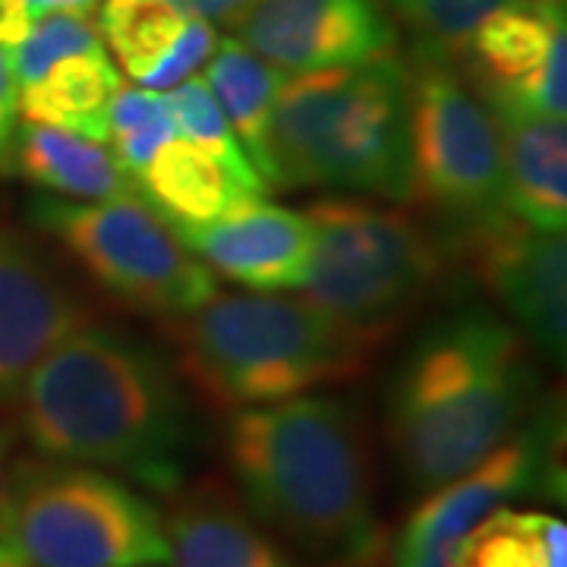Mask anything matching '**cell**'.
<instances>
[{
	"instance_id": "obj_18",
	"label": "cell",
	"mask_w": 567,
	"mask_h": 567,
	"mask_svg": "<svg viewBox=\"0 0 567 567\" xmlns=\"http://www.w3.org/2000/svg\"><path fill=\"white\" fill-rule=\"evenodd\" d=\"M505 155V196L511 215L539 230L567 224L565 117L507 114L495 117Z\"/></svg>"
},
{
	"instance_id": "obj_2",
	"label": "cell",
	"mask_w": 567,
	"mask_h": 567,
	"mask_svg": "<svg viewBox=\"0 0 567 567\" xmlns=\"http://www.w3.org/2000/svg\"><path fill=\"white\" fill-rule=\"evenodd\" d=\"M230 486L290 555L365 567L382 548L375 454L360 406L341 394L234 410L224 425Z\"/></svg>"
},
{
	"instance_id": "obj_16",
	"label": "cell",
	"mask_w": 567,
	"mask_h": 567,
	"mask_svg": "<svg viewBox=\"0 0 567 567\" xmlns=\"http://www.w3.org/2000/svg\"><path fill=\"white\" fill-rule=\"evenodd\" d=\"M162 514L174 567H300L221 476L183 483Z\"/></svg>"
},
{
	"instance_id": "obj_34",
	"label": "cell",
	"mask_w": 567,
	"mask_h": 567,
	"mask_svg": "<svg viewBox=\"0 0 567 567\" xmlns=\"http://www.w3.org/2000/svg\"><path fill=\"white\" fill-rule=\"evenodd\" d=\"M0 567H25V565H20V561H17V558L7 551V548L0 546Z\"/></svg>"
},
{
	"instance_id": "obj_27",
	"label": "cell",
	"mask_w": 567,
	"mask_h": 567,
	"mask_svg": "<svg viewBox=\"0 0 567 567\" xmlns=\"http://www.w3.org/2000/svg\"><path fill=\"white\" fill-rule=\"evenodd\" d=\"M102 48L104 41L92 17H73V13L41 17V20L32 22L29 35L17 48H10L17 85L22 89V85L35 82L41 73H48L63 58L85 54V51H102Z\"/></svg>"
},
{
	"instance_id": "obj_29",
	"label": "cell",
	"mask_w": 567,
	"mask_h": 567,
	"mask_svg": "<svg viewBox=\"0 0 567 567\" xmlns=\"http://www.w3.org/2000/svg\"><path fill=\"white\" fill-rule=\"evenodd\" d=\"M20 123V85L13 73V58H10V48L0 44V177L17 171Z\"/></svg>"
},
{
	"instance_id": "obj_11",
	"label": "cell",
	"mask_w": 567,
	"mask_h": 567,
	"mask_svg": "<svg viewBox=\"0 0 567 567\" xmlns=\"http://www.w3.org/2000/svg\"><path fill=\"white\" fill-rule=\"evenodd\" d=\"M454 61L492 117H565V0H520L492 10Z\"/></svg>"
},
{
	"instance_id": "obj_35",
	"label": "cell",
	"mask_w": 567,
	"mask_h": 567,
	"mask_svg": "<svg viewBox=\"0 0 567 567\" xmlns=\"http://www.w3.org/2000/svg\"><path fill=\"white\" fill-rule=\"evenodd\" d=\"M152 567H162V565H152Z\"/></svg>"
},
{
	"instance_id": "obj_13",
	"label": "cell",
	"mask_w": 567,
	"mask_h": 567,
	"mask_svg": "<svg viewBox=\"0 0 567 567\" xmlns=\"http://www.w3.org/2000/svg\"><path fill=\"white\" fill-rule=\"evenodd\" d=\"M230 29L244 48L287 76L398 51V25L382 0H256Z\"/></svg>"
},
{
	"instance_id": "obj_9",
	"label": "cell",
	"mask_w": 567,
	"mask_h": 567,
	"mask_svg": "<svg viewBox=\"0 0 567 567\" xmlns=\"http://www.w3.org/2000/svg\"><path fill=\"white\" fill-rule=\"evenodd\" d=\"M29 218L123 309L174 322L218 293L208 271L136 196L107 203L35 199Z\"/></svg>"
},
{
	"instance_id": "obj_5",
	"label": "cell",
	"mask_w": 567,
	"mask_h": 567,
	"mask_svg": "<svg viewBox=\"0 0 567 567\" xmlns=\"http://www.w3.org/2000/svg\"><path fill=\"white\" fill-rule=\"evenodd\" d=\"M271 189H350L410 203V63L379 61L287 76L268 140Z\"/></svg>"
},
{
	"instance_id": "obj_30",
	"label": "cell",
	"mask_w": 567,
	"mask_h": 567,
	"mask_svg": "<svg viewBox=\"0 0 567 567\" xmlns=\"http://www.w3.org/2000/svg\"><path fill=\"white\" fill-rule=\"evenodd\" d=\"M17 429L0 423V539L10 520V505H13V480H17Z\"/></svg>"
},
{
	"instance_id": "obj_10",
	"label": "cell",
	"mask_w": 567,
	"mask_h": 567,
	"mask_svg": "<svg viewBox=\"0 0 567 567\" xmlns=\"http://www.w3.org/2000/svg\"><path fill=\"white\" fill-rule=\"evenodd\" d=\"M561 413L551 401L533 410L507 442L464 476L423 495L394 546V567H457L470 529L492 511L536 492H561Z\"/></svg>"
},
{
	"instance_id": "obj_4",
	"label": "cell",
	"mask_w": 567,
	"mask_h": 567,
	"mask_svg": "<svg viewBox=\"0 0 567 567\" xmlns=\"http://www.w3.org/2000/svg\"><path fill=\"white\" fill-rule=\"evenodd\" d=\"M167 324L183 379L224 413L360 379L375 344L284 293H212Z\"/></svg>"
},
{
	"instance_id": "obj_12",
	"label": "cell",
	"mask_w": 567,
	"mask_h": 567,
	"mask_svg": "<svg viewBox=\"0 0 567 567\" xmlns=\"http://www.w3.org/2000/svg\"><path fill=\"white\" fill-rule=\"evenodd\" d=\"M480 284L492 290L536 353L565 363L567 350V244L565 230H539L517 215H502L445 240Z\"/></svg>"
},
{
	"instance_id": "obj_1",
	"label": "cell",
	"mask_w": 567,
	"mask_h": 567,
	"mask_svg": "<svg viewBox=\"0 0 567 567\" xmlns=\"http://www.w3.org/2000/svg\"><path fill=\"white\" fill-rule=\"evenodd\" d=\"M13 413L39 457L99 466L164 498L186 483L189 401L162 353L126 331H73L25 379Z\"/></svg>"
},
{
	"instance_id": "obj_31",
	"label": "cell",
	"mask_w": 567,
	"mask_h": 567,
	"mask_svg": "<svg viewBox=\"0 0 567 567\" xmlns=\"http://www.w3.org/2000/svg\"><path fill=\"white\" fill-rule=\"evenodd\" d=\"M171 3H174L177 10H183L186 17H199V20L205 22L234 25L256 0H171Z\"/></svg>"
},
{
	"instance_id": "obj_28",
	"label": "cell",
	"mask_w": 567,
	"mask_h": 567,
	"mask_svg": "<svg viewBox=\"0 0 567 567\" xmlns=\"http://www.w3.org/2000/svg\"><path fill=\"white\" fill-rule=\"evenodd\" d=\"M218 44V32L212 22L199 20V17H189L183 32L174 41V48L164 54V61L140 82L142 89H152V92H171L186 80H193V73L208 63L212 51Z\"/></svg>"
},
{
	"instance_id": "obj_32",
	"label": "cell",
	"mask_w": 567,
	"mask_h": 567,
	"mask_svg": "<svg viewBox=\"0 0 567 567\" xmlns=\"http://www.w3.org/2000/svg\"><path fill=\"white\" fill-rule=\"evenodd\" d=\"M32 13L25 7V0H0V44L3 48H17L29 29H32Z\"/></svg>"
},
{
	"instance_id": "obj_25",
	"label": "cell",
	"mask_w": 567,
	"mask_h": 567,
	"mask_svg": "<svg viewBox=\"0 0 567 567\" xmlns=\"http://www.w3.org/2000/svg\"><path fill=\"white\" fill-rule=\"evenodd\" d=\"M167 102L171 111L177 117L181 126V136L189 142H196L205 155H212L215 162L221 164L224 171L234 177V181L246 186L249 193L265 196L268 186L259 177V171L252 167V162L246 158V152L240 148V142L234 136V130L224 121L221 107L215 102V95L208 92V85L203 80H186L177 89L167 92Z\"/></svg>"
},
{
	"instance_id": "obj_23",
	"label": "cell",
	"mask_w": 567,
	"mask_h": 567,
	"mask_svg": "<svg viewBox=\"0 0 567 567\" xmlns=\"http://www.w3.org/2000/svg\"><path fill=\"white\" fill-rule=\"evenodd\" d=\"M186 20L189 17L171 0H102L95 25L107 44L104 51H111L123 70L142 82L174 48Z\"/></svg>"
},
{
	"instance_id": "obj_19",
	"label": "cell",
	"mask_w": 567,
	"mask_h": 567,
	"mask_svg": "<svg viewBox=\"0 0 567 567\" xmlns=\"http://www.w3.org/2000/svg\"><path fill=\"white\" fill-rule=\"evenodd\" d=\"M17 171L32 186L66 196L73 203H107L133 196L107 142H92L41 123H20Z\"/></svg>"
},
{
	"instance_id": "obj_8",
	"label": "cell",
	"mask_w": 567,
	"mask_h": 567,
	"mask_svg": "<svg viewBox=\"0 0 567 567\" xmlns=\"http://www.w3.org/2000/svg\"><path fill=\"white\" fill-rule=\"evenodd\" d=\"M410 63L413 196L447 240L507 215L502 133L451 54L416 48Z\"/></svg>"
},
{
	"instance_id": "obj_14",
	"label": "cell",
	"mask_w": 567,
	"mask_h": 567,
	"mask_svg": "<svg viewBox=\"0 0 567 567\" xmlns=\"http://www.w3.org/2000/svg\"><path fill=\"white\" fill-rule=\"evenodd\" d=\"M92 322V306L51 256L0 230V406H13L35 365Z\"/></svg>"
},
{
	"instance_id": "obj_24",
	"label": "cell",
	"mask_w": 567,
	"mask_h": 567,
	"mask_svg": "<svg viewBox=\"0 0 567 567\" xmlns=\"http://www.w3.org/2000/svg\"><path fill=\"white\" fill-rule=\"evenodd\" d=\"M174 136H181V126L164 92L121 85L107 111V142L126 181H133Z\"/></svg>"
},
{
	"instance_id": "obj_6",
	"label": "cell",
	"mask_w": 567,
	"mask_h": 567,
	"mask_svg": "<svg viewBox=\"0 0 567 567\" xmlns=\"http://www.w3.org/2000/svg\"><path fill=\"white\" fill-rule=\"evenodd\" d=\"M306 218L312 256L303 300L369 344H382L429 300L451 259L420 218L388 205L319 199Z\"/></svg>"
},
{
	"instance_id": "obj_3",
	"label": "cell",
	"mask_w": 567,
	"mask_h": 567,
	"mask_svg": "<svg viewBox=\"0 0 567 567\" xmlns=\"http://www.w3.org/2000/svg\"><path fill=\"white\" fill-rule=\"evenodd\" d=\"M536 350L488 309L420 331L388 385L385 435L410 492L429 495L488 457L539 406Z\"/></svg>"
},
{
	"instance_id": "obj_20",
	"label": "cell",
	"mask_w": 567,
	"mask_h": 567,
	"mask_svg": "<svg viewBox=\"0 0 567 567\" xmlns=\"http://www.w3.org/2000/svg\"><path fill=\"white\" fill-rule=\"evenodd\" d=\"M205 85L221 107L224 121L246 152V158L259 171L265 186L271 189V117L281 99L287 73L265 63L237 39H218L212 58L205 63Z\"/></svg>"
},
{
	"instance_id": "obj_21",
	"label": "cell",
	"mask_w": 567,
	"mask_h": 567,
	"mask_svg": "<svg viewBox=\"0 0 567 567\" xmlns=\"http://www.w3.org/2000/svg\"><path fill=\"white\" fill-rule=\"evenodd\" d=\"M121 73L107 51H85L58 61L20 89V117L66 130L92 142H107V111L121 92Z\"/></svg>"
},
{
	"instance_id": "obj_26",
	"label": "cell",
	"mask_w": 567,
	"mask_h": 567,
	"mask_svg": "<svg viewBox=\"0 0 567 567\" xmlns=\"http://www.w3.org/2000/svg\"><path fill=\"white\" fill-rule=\"evenodd\" d=\"M382 3L410 29L416 48L454 58L466 44L470 32L492 10H502L520 0H382Z\"/></svg>"
},
{
	"instance_id": "obj_15",
	"label": "cell",
	"mask_w": 567,
	"mask_h": 567,
	"mask_svg": "<svg viewBox=\"0 0 567 567\" xmlns=\"http://www.w3.org/2000/svg\"><path fill=\"white\" fill-rule=\"evenodd\" d=\"M183 246L227 281L256 293L300 290L312 256V227L306 212L246 199L221 218L177 234Z\"/></svg>"
},
{
	"instance_id": "obj_33",
	"label": "cell",
	"mask_w": 567,
	"mask_h": 567,
	"mask_svg": "<svg viewBox=\"0 0 567 567\" xmlns=\"http://www.w3.org/2000/svg\"><path fill=\"white\" fill-rule=\"evenodd\" d=\"M32 20L51 17V13H73V17H92L99 13L102 0H25Z\"/></svg>"
},
{
	"instance_id": "obj_17",
	"label": "cell",
	"mask_w": 567,
	"mask_h": 567,
	"mask_svg": "<svg viewBox=\"0 0 567 567\" xmlns=\"http://www.w3.org/2000/svg\"><path fill=\"white\" fill-rule=\"evenodd\" d=\"M133 196L148 205L174 234L221 218L234 205L256 199L196 142L174 136L130 181Z\"/></svg>"
},
{
	"instance_id": "obj_22",
	"label": "cell",
	"mask_w": 567,
	"mask_h": 567,
	"mask_svg": "<svg viewBox=\"0 0 567 567\" xmlns=\"http://www.w3.org/2000/svg\"><path fill=\"white\" fill-rule=\"evenodd\" d=\"M457 567H567L565 520L543 511L498 507L470 529Z\"/></svg>"
},
{
	"instance_id": "obj_7",
	"label": "cell",
	"mask_w": 567,
	"mask_h": 567,
	"mask_svg": "<svg viewBox=\"0 0 567 567\" xmlns=\"http://www.w3.org/2000/svg\"><path fill=\"white\" fill-rule=\"evenodd\" d=\"M0 546L25 567H152L171 561L164 514L107 470L20 457Z\"/></svg>"
}]
</instances>
